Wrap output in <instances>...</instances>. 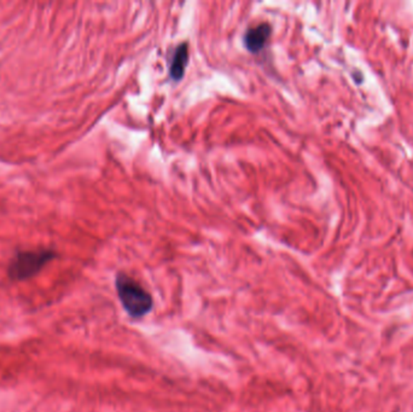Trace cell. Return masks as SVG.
I'll return each mask as SVG.
<instances>
[{
  "label": "cell",
  "mask_w": 413,
  "mask_h": 412,
  "mask_svg": "<svg viewBox=\"0 0 413 412\" xmlns=\"http://www.w3.org/2000/svg\"><path fill=\"white\" fill-rule=\"evenodd\" d=\"M116 290L123 309L132 317H143L153 307V297L133 278L125 274L116 277Z\"/></svg>",
  "instance_id": "obj_1"
},
{
  "label": "cell",
  "mask_w": 413,
  "mask_h": 412,
  "mask_svg": "<svg viewBox=\"0 0 413 412\" xmlns=\"http://www.w3.org/2000/svg\"><path fill=\"white\" fill-rule=\"evenodd\" d=\"M56 258L53 250L40 249L20 252L9 265V277L15 281H24L36 276L44 266Z\"/></svg>",
  "instance_id": "obj_2"
},
{
  "label": "cell",
  "mask_w": 413,
  "mask_h": 412,
  "mask_svg": "<svg viewBox=\"0 0 413 412\" xmlns=\"http://www.w3.org/2000/svg\"><path fill=\"white\" fill-rule=\"evenodd\" d=\"M272 28L270 24H260L255 27L249 28L244 36V45L249 52L258 53L264 50L265 45L267 44L271 36Z\"/></svg>",
  "instance_id": "obj_3"
},
{
  "label": "cell",
  "mask_w": 413,
  "mask_h": 412,
  "mask_svg": "<svg viewBox=\"0 0 413 412\" xmlns=\"http://www.w3.org/2000/svg\"><path fill=\"white\" fill-rule=\"evenodd\" d=\"M188 62H189V43L184 41L175 48L170 61V76L174 81L183 78Z\"/></svg>",
  "instance_id": "obj_4"
}]
</instances>
